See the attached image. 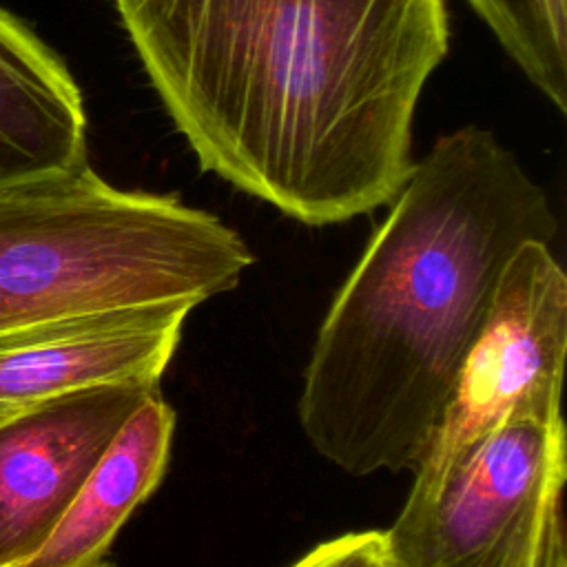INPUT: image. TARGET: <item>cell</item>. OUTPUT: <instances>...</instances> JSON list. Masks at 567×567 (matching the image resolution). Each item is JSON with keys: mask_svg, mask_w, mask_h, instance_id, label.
Returning a JSON list of instances; mask_svg holds the SVG:
<instances>
[{"mask_svg": "<svg viewBox=\"0 0 567 567\" xmlns=\"http://www.w3.org/2000/svg\"><path fill=\"white\" fill-rule=\"evenodd\" d=\"M204 173L308 224L390 204L419 95L450 49L443 0H113Z\"/></svg>", "mask_w": 567, "mask_h": 567, "instance_id": "1", "label": "cell"}, {"mask_svg": "<svg viewBox=\"0 0 567 567\" xmlns=\"http://www.w3.org/2000/svg\"><path fill=\"white\" fill-rule=\"evenodd\" d=\"M317 332L299 421L339 470H414L485 330L505 266L551 244L547 193L492 131L434 142Z\"/></svg>", "mask_w": 567, "mask_h": 567, "instance_id": "2", "label": "cell"}, {"mask_svg": "<svg viewBox=\"0 0 567 567\" xmlns=\"http://www.w3.org/2000/svg\"><path fill=\"white\" fill-rule=\"evenodd\" d=\"M252 252L175 195L122 190L89 164L0 190V334L233 290Z\"/></svg>", "mask_w": 567, "mask_h": 567, "instance_id": "3", "label": "cell"}, {"mask_svg": "<svg viewBox=\"0 0 567 567\" xmlns=\"http://www.w3.org/2000/svg\"><path fill=\"white\" fill-rule=\"evenodd\" d=\"M565 357L567 277L549 244L527 241L503 270L485 330L414 467L396 518L419 514L456 465L505 421L560 416Z\"/></svg>", "mask_w": 567, "mask_h": 567, "instance_id": "4", "label": "cell"}, {"mask_svg": "<svg viewBox=\"0 0 567 567\" xmlns=\"http://www.w3.org/2000/svg\"><path fill=\"white\" fill-rule=\"evenodd\" d=\"M563 416H516L489 432L414 516L383 532L394 567H529L563 496Z\"/></svg>", "mask_w": 567, "mask_h": 567, "instance_id": "5", "label": "cell"}, {"mask_svg": "<svg viewBox=\"0 0 567 567\" xmlns=\"http://www.w3.org/2000/svg\"><path fill=\"white\" fill-rule=\"evenodd\" d=\"M153 392L148 383L84 388L0 423V567H18L44 545L106 445Z\"/></svg>", "mask_w": 567, "mask_h": 567, "instance_id": "6", "label": "cell"}, {"mask_svg": "<svg viewBox=\"0 0 567 567\" xmlns=\"http://www.w3.org/2000/svg\"><path fill=\"white\" fill-rule=\"evenodd\" d=\"M193 308L100 312L0 334V423L84 388L157 385Z\"/></svg>", "mask_w": 567, "mask_h": 567, "instance_id": "7", "label": "cell"}, {"mask_svg": "<svg viewBox=\"0 0 567 567\" xmlns=\"http://www.w3.org/2000/svg\"><path fill=\"white\" fill-rule=\"evenodd\" d=\"M86 164L78 82L51 47L0 7V190Z\"/></svg>", "mask_w": 567, "mask_h": 567, "instance_id": "8", "label": "cell"}, {"mask_svg": "<svg viewBox=\"0 0 567 567\" xmlns=\"http://www.w3.org/2000/svg\"><path fill=\"white\" fill-rule=\"evenodd\" d=\"M175 412L153 392L106 445L44 545L18 567H93L164 476Z\"/></svg>", "mask_w": 567, "mask_h": 567, "instance_id": "9", "label": "cell"}, {"mask_svg": "<svg viewBox=\"0 0 567 567\" xmlns=\"http://www.w3.org/2000/svg\"><path fill=\"white\" fill-rule=\"evenodd\" d=\"M525 78L567 109V0H467Z\"/></svg>", "mask_w": 567, "mask_h": 567, "instance_id": "10", "label": "cell"}, {"mask_svg": "<svg viewBox=\"0 0 567 567\" xmlns=\"http://www.w3.org/2000/svg\"><path fill=\"white\" fill-rule=\"evenodd\" d=\"M290 567H394L383 532H350L330 538Z\"/></svg>", "mask_w": 567, "mask_h": 567, "instance_id": "11", "label": "cell"}, {"mask_svg": "<svg viewBox=\"0 0 567 567\" xmlns=\"http://www.w3.org/2000/svg\"><path fill=\"white\" fill-rule=\"evenodd\" d=\"M529 567H567L563 496L556 498L545 514L543 529H540L536 551H534Z\"/></svg>", "mask_w": 567, "mask_h": 567, "instance_id": "12", "label": "cell"}, {"mask_svg": "<svg viewBox=\"0 0 567 567\" xmlns=\"http://www.w3.org/2000/svg\"><path fill=\"white\" fill-rule=\"evenodd\" d=\"M93 567H111L109 563H97V565H93Z\"/></svg>", "mask_w": 567, "mask_h": 567, "instance_id": "13", "label": "cell"}]
</instances>
